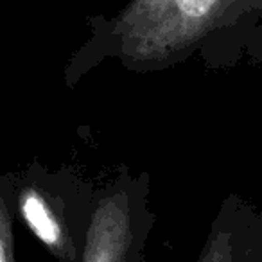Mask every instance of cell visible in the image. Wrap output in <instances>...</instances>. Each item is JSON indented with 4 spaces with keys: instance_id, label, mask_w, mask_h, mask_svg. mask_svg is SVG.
Masks as SVG:
<instances>
[{
    "instance_id": "obj_1",
    "label": "cell",
    "mask_w": 262,
    "mask_h": 262,
    "mask_svg": "<svg viewBox=\"0 0 262 262\" xmlns=\"http://www.w3.org/2000/svg\"><path fill=\"white\" fill-rule=\"evenodd\" d=\"M230 6L232 0H133L119 33L133 56H160L196 40Z\"/></svg>"
},
{
    "instance_id": "obj_2",
    "label": "cell",
    "mask_w": 262,
    "mask_h": 262,
    "mask_svg": "<svg viewBox=\"0 0 262 262\" xmlns=\"http://www.w3.org/2000/svg\"><path fill=\"white\" fill-rule=\"evenodd\" d=\"M131 189H110L90 212L81 262H144L142 217Z\"/></svg>"
},
{
    "instance_id": "obj_3",
    "label": "cell",
    "mask_w": 262,
    "mask_h": 262,
    "mask_svg": "<svg viewBox=\"0 0 262 262\" xmlns=\"http://www.w3.org/2000/svg\"><path fill=\"white\" fill-rule=\"evenodd\" d=\"M18 212L27 228L61 262H81L77 244L67 217L56 205V198L41 190L36 183L26 182L18 190Z\"/></svg>"
},
{
    "instance_id": "obj_4",
    "label": "cell",
    "mask_w": 262,
    "mask_h": 262,
    "mask_svg": "<svg viewBox=\"0 0 262 262\" xmlns=\"http://www.w3.org/2000/svg\"><path fill=\"white\" fill-rule=\"evenodd\" d=\"M226 205L198 262H262L260 217Z\"/></svg>"
},
{
    "instance_id": "obj_5",
    "label": "cell",
    "mask_w": 262,
    "mask_h": 262,
    "mask_svg": "<svg viewBox=\"0 0 262 262\" xmlns=\"http://www.w3.org/2000/svg\"><path fill=\"white\" fill-rule=\"evenodd\" d=\"M0 262H16L15 241H13V219L9 214V205L4 189H0Z\"/></svg>"
}]
</instances>
